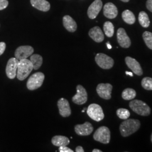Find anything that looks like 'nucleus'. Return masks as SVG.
Listing matches in <instances>:
<instances>
[{"mask_svg": "<svg viewBox=\"0 0 152 152\" xmlns=\"http://www.w3.org/2000/svg\"><path fill=\"white\" fill-rule=\"evenodd\" d=\"M140 122L137 120L127 119L124 121L120 126V130L121 135L127 137L135 133L139 129Z\"/></svg>", "mask_w": 152, "mask_h": 152, "instance_id": "nucleus-1", "label": "nucleus"}, {"mask_svg": "<svg viewBox=\"0 0 152 152\" xmlns=\"http://www.w3.org/2000/svg\"><path fill=\"white\" fill-rule=\"evenodd\" d=\"M33 69L32 64L30 60L24 59L19 60L17 69L16 77L20 81H23Z\"/></svg>", "mask_w": 152, "mask_h": 152, "instance_id": "nucleus-2", "label": "nucleus"}, {"mask_svg": "<svg viewBox=\"0 0 152 152\" xmlns=\"http://www.w3.org/2000/svg\"><path fill=\"white\" fill-rule=\"evenodd\" d=\"M129 106L130 108L137 114L142 116H148L151 114V109L147 104L139 100L131 101Z\"/></svg>", "mask_w": 152, "mask_h": 152, "instance_id": "nucleus-3", "label": "nucleus"}, {"mask_svg": "<svg viewBox=\"0 0 152 152\" xmlns=\"http://www.w3.org/2000/svg\"><path fill=\"white\" fill-rule=\"evenodd\" d=\"M45 75L42 72H37L31 76L27 83V87L29 90H34L41 87L44 82Z\"/></svg>", "mask_w": 152, "mask_h": 152, "instance_id": "nucleus-4", "label": "nucleus"}, {"mask_svg": "<svg viewBox=\"0 0 152 152\" xmlns=\"http://www.w3.org/2000/svg\"><path fill=\"white\" fill-rule=\"evenodd\" d=\"M87 113L92 120L96 122H99L104 118L103 109L97 104H90L87 108Z\"/></svg>", "mask_w": 152, "mask_h": 152, "instance_id": "nucleus-5", "label": "nucleus"}, {"mask_svg": "<svg viewBox=\"0 0 152 152\" xmlns=\"http://www.w3.org/2000/svg\"><path fill=\"white\" fill-rule=\"evenodd\" d=\"M93 137L95 140L107 144L110 140V132L107 127L102 126L95 132Z\"/></svg>", "mask_w": 152, "mask_h": 152, "instance_id": "nucleus-6", "label": "nucleus"}, {"mask_svg": "<svg viewBox=\"0 0 152 152\" xmlns=\"http://www.w3.org/2000/svg\"><path fill=\"white\" fill-rule=\"evenodd\" d=\"M95 61L100 68L104 69H109L114 65V60L106 54L99 53L95 56Z\"/></svg>", "mask_w": 152, "mask_h": 152, "instance_id": "nucleus-7", "label": "nucleus"}, {"mask_svg": "<svg viewBox=\"0 0 152 152\" xmlns=\"http://www.w3.org/2000/svg\"><path fill=\"white\" fill-rule=\"evenodd\" d=\"M76 89L77 94L72 98L73 102L78 105H82L86 103L87 93L86 89L80 85H77Z\"/></svg>", "mask_w": 152, "mask_h": 152, "instance_id": "nucleus-8", "label": "nucleus"}, {"mask_svg": "<svg viewBox=\"0 0 152 152\" xmlns=\"http://www.w3.org/2000/svg\"><path fill=\"white\" fill-rule=\"evenodd\" d=\"M19 61V60H18L16 58H11L8 61L6 67V73L7 77L10 79L15 78Z\"/></svg>", "mask_w": 152, "mask_h": 152, "instance_id": "nucleus-9", "label": "nucleus"}, {"mask_svg": "<svg viewBox=\"0 0 152 152\" xmlns=\"http://www.w3.org/2000/svg\"><path fill=\"white\" fill-rule=\"evenodd\" d=\"M113 86L110 83H100L96 87V91L100 98L105 100L111 98Z\"/></svg>", "mask_w": 152, "mask_h": 152, "instance_id": "nucleus-10", "label": "nucleus"}, {"mask_svg": "<svg viewBox=\"0 0 152 152\" xmlns=\"http://www.w3.org/2000/svg\"><path fill=\"white\" fill-rule=\"evenodd\" d=\"M34 49L31 46H21L18 48L15 52V58L18 60L27 59L33 54Z\"/></svg>", "mask_w": 152, "mask_h": 152, "instance_id": "nucleus-11", "label": "nucleus"}, {"mask_svg": "<svg viewBox=\"0 0 152 152\" xmlns=\"http://www.w3.org/2000/svg\"><path fill=\"white\" fill-rule=\"evenodd\" d=\"M117 41L123 48H129L131 46V40L124 28H119L117 33Z\"/></svg>", "mask_w": 152, "mask_h": 152, "instance_id": "nucleus-12", "label": "nucleus"}, {"mask_svg": "<svg viewBox=\"0 0 152 152\" xmlns=\"http://www.w3.org/2000/svg\"><path fill=\"white\" fill-rule=\"evenodd\" d=\"M103 3L101 0L94 1L89 6L87 10V15L89 18L94 19L98 16L99 12L102 10Z\"/></svg>", "mask_w": 152, "mask_h": 152, "instance_id": "nucleus-13", "label": "nucleus"}, {"mask_svg": "<svg viewBox=\"0 0 152 152\" xmlns=\"http://www.w3.org/2000/svg\"><path fill=\"white\" fill-rule=\"evenodd\" d=\"M76 134L80 136H88L94 130L92 125L88 122H86L82 125H77L75 127Z\"/></svg>", "mask_w": 152, "mask_h": 152, "instance_id": "nucleus-14", "label": "nucleus"}, {"mask_svg": "<svg viewBox=\"0 0 152 152\" xmlns=\"http://www.w3.org/2000/svg\"><path fill=\"white\" fill-rule=\"evenodd\" d=\"M125 62L128 67L132 70V71L137 76H141L143 73L141 68V65L135 59L127 56L125 58Z\"/></svg>", "mask_w": 152, "mask_h": 152, "instance_id": "nucleus-15", "label": "nucleus"}, {"mask_svg": "<svg viewBox=\"0 0 152 152\" xmlns=\"http://www.w3.org/2000/svg\"><path fill=\"white\" fill-rule=\"evenodd\" d=\"M58 107L59 113L63 117H68L71 114L70 105L68 101L64 98H61L58 102Z\"/></svg>", "mask_w": 152, "mask_h": 152, "instance_id": "nucleus-16", "label": "nucleus"}, {"mask_svg": "<svg viewBox=\"0 0 152 152\" xmlns=\"http://www.w3.org/2000/svg\"><path fill=\"white\" fill-rule=\"evenodd\" d=\"M104 15L109 19H114L118 15V9L113 3H107L103 9Z\"/></svg>", "mask_w": 152, "mask_h": 152, "instance_id": "nucleus-17", "label": "nucleus"}, {"mask_svg": "<svg viewBox=\"0 0 152 152\" xmlns=\"http://www.w3.org/2000/svg\"><path fill=\"white\" fill-rule=\"evenodd\" d=\"M88 35L94 41L98 43L103 42L104 39V36L102 29L97 26L92 28L89 31Z\"/></svg>", "mask_w": 152, "mask_h": 152, "instance_id": "nucleus-18", "label": "nucleus"}, {"mask_svg": "<svg viewBox=\"0 0 152 152\" xmlns=\"http://www.w3.org/2000/svg\"><path fill=\"white\" fill-rule=\"evenodd\" d=\"M33 7L42 11H49L50 9V4L46 0H31Z\"/></svg>", "mask_w": 152, "mask_h": 152, "instance_id": "nucleus-19", "label": "nucleus"}, {"mask_svg": "<svg viewBox=\"0 0 152 152\" xmlns=\"http://www.w3.org/2000/svg\"><path fill=\"white\" fill-rule=\"evenodd\" d=\"M63 25L65 29L70 32H74L77 30V26L76 22L69 15H65L63 19Z\"/></svg>", "mask_w": 152, "mask_h": 152, "instance_id": "nucleus-20", "label": "nucleus"}, {"mask_svg": "<svg viewBox=\"0 0 152 152\" xmlns=\"http://www.w3.org/2000/svg\"><path fill=\"white\" fill-rule=\"evenodd\" d=\"M52 144L56 147H60L63 145H67L69 144V139L64 136L56 135L55 136L51 139Z\"/></svg>", "mask_w": 152, "mask_h": 152, "instance_id": "nucleus-21", "label": "nucleus"}, {"mask_svg": "<svg viewBox=\"0 0 152 152\" xmlns=\"http://www.w3.org/2000/svg\"><path fill=\"white\" fill-rule=\"evenodd\" d=\"M30 61L32 64L33 69L35 70L38 69L43 63L42 57L38 54H33L31 55Z\"/></svg>", "mask_w": 152, "mask_h": 152, "instance_id": "nucleus-22", "label": "nucleus"}, {"mask_svg": "<svg viewBox=\"0 0 152 152\" xmlns=\"http://www.w3.org/2000/svg\"><path fill=\"white\" fill-rule=\"evenodd\" d=\"M122 17L124 22L129 24H133L136 20L133 12L129 10H126L122 14Z\"/></svg>", "mask_w": 152, "mask_h": 152, "instance_id": "nucleus-23", "label": "nucleus"}, {"mask_svg": "<svg viewBox=\"0 0 152 152\" xmlns=\"http://www.w3.org/2000/svg\"><path fill=\"white\" fill-rule=\"evenodd\" d=\"M139 22L142 27H148L150 25L149 18L147 13L144 11H141L139 15Z\"/></svg>", "mask_w": 152, "mask_h": 152, "instance_id": "nucleus-24", "label": "nucleus"}, {"mask_svg": "<svg viewBox=\"0 0 152 152\" xmlns=\"http://www.w3.org/2000/svg\"><path fill=\"white\" fill-rule=\"evenodd\" d=\"M136 95V91L130 88H126L122 93V97L126 100H132L135 98Z\"/></svg>", "mask_w": 152, "mask_h": 152, "instance_id": "nucleus-25", "label": "nucleus"}, {"mask_svg": "<svg viewBox=\"0 0 152 152\" xmlns=\"http://www.w3.org/2000/svg\"><path fill=\"white\" fill-rule=\"evenodd\" d=\"M104 31L105 35L108 37H112L114 32V27L113 24L110 22H106L103 26Z\"/></svg>", "mask_w": 152, "mask_h": 152, "instance_id": "nucleus-26", "label": "nucleus"}, {"mask_svg": "<svg viewBox=\"0 0 152 152\" xmlns=\"http://www.w3.org/2000/svg\"><path fill=\"white\" fill-rule=\"evenodd\" d=\"M116 113L117 116L122 120H127L130 116V113L127 109H117Z\"/></svg>", "mask_w": 152, "mask_h": 152, "instance_id": "nucleus-27", "label": "nucleus"}, {"mask_svg": "<svg viewBox=\"0 0 152 152\" xmlns=\"http://www.w3.org/2000/svg\"><path fill=\"white\" fill-rule=\"evenodd\" d=\"M142 38L148 48L152 50V33L145 31L142 34Z\"/></svg>", "mask_w": 152, "mask_h": 152, "instance_id": "nucleus-28", "label": "nucleus"}, {"mask_svg": "<svg viewBox=\"0 0 152 152\" xmlns=\"http://www.w3.org/2000/svg\"><path fill=\"white\" fill-rule=\"evenodd\" d=\"M141 86L147 90H152V78H144L141 81Z\"/></svg>", "mask_w": 152, "mask_h": 152, "instance_id": "nucleus-29", "label": "nucleus"}, {"mask_svg": "<svg viewBox=\"0 0 152 152\" xmlns=\"http://www.w3.org/2000/svg\"><path fill=\"white\" fill-rule=\"evenodd\" d=\"M8 4L7 0H0V10L5 9L7 7Z\"/></svg>", "mask_w": 152, "mask_h": 152, "instance_id": "nucleus-30", "label": "nucleus"}, {"mask_svg": "<svg viewBox=\"0 0 152 152\" xmlns=\"http://www.w3.org/2000/svg\"><path fill=\"white\" fill-rule=\"evenodd\" d=\"M59 152H73V150L68 148L66 145L60 146L59 148Z\"/></svg>", "mask_w": 152, "mask_h": 152, "instance_id": "nucleus-31", "label": "nucleus"}, {"mask_svg": "<svg viewBox=\"0 0 152 152\" xmlns=\"http://www.w3.org/2000/svg\"><path fill=\"white\" fill-rule=\"evenodd\" d=\"M6 49V44L4 42H0V55L2 54Z\"/></svg>", "mask_w": 152, "mask_h": 152, "instance_id": "nucleus-32", "label": "nucleus"}, {"mask_svg": "<svg viewBox=\"0 0 152 152\" xmlns=\"http://www.w3.org/2000/svg\"><path fill=\"white\" fill-rule=\"evenodd\" d=\"M146 6L148 10L152 12V0H147Z\"/></svg>", "mask_w": 152, "mask_h": 152, "instance_id": "nucleus-33", "label": "nucleus"}, {"mask_svg": "<svg viewBox=\"0 0 152 152\" xmlns=\"http://www.w3.org/2000/svg\"><path fill=\"white\" fill-rule=\"evenodd\" d=\"M76 152H84L85 151L83 149V148L81 146H78L76 147Z\"/></svg>", "mask_w": 152, "mask_h": 152, "instance_id": "nucleus-34", "label": "nucleus"}, {"mask_svg": "<svg viewBox=\"0 0 152 152\" xmlns=\"http://www.w3.org/2000/svg\"><path fill=\"white\" fill-rule=\"evenodd\" d=\"M126 74L127 75H129V76H131V77H133V73H132V72H129V71H126Z\"/></svg>", "mask_w": 152, "mask_h": 152, "instance_id": "nucleus-35", "label": "nucleus"}, {"mask_svg": "<svg viewBox=\"0 0 152 152\" xmlns=\"http://www.w3.org/2000/svg\"><path fill=\"white\" fill-rule=\"evenodd\" d=\"M106 45H107V48H108V49H111L112 48V46H111V45L110 44V43L109 42H108L107 44H106Z\"/></svg>", "mask_w": 152, "mask_h": 152, "instance_id": "nucleus-36", "label": "nucleus"}, {"mask_svg": "<svg viewBox=\"0 0 152 152\" xmlns=\"http://www.w3.org/2000/svg\"><path fill=\"white\" fill-rule=\"evenodd\" d=\"M92 152H102V151L98 149H94V150H92Z\"/></svg>", "mask_w": 152, "mask_h": 152, "instance_id": "nucleus-37", "label": "nucleus"}, {"mask_svg": "<svg viewBox=\"0 0 152 152\" xmlns=\"http://www.w3.org/2000/svg\"><path fill=\"white\" fill-rule=\"evenodd\" d=\"M121 1H123V2H129L130 0H121Z\"/></svg>", "mask_w": 152, "mask_h": 152, "instance_id": "nucleus-38", "label": "nucleus"}, {"mask_svg": "<svg viewBox=\"0 0 152 152\" xmlns=\"http://www.w3.org/2000/svg\"><path fill=\"white\" fill-rule=\"evenodd\" d=\"M85 110L84 109V110H83L82 111V113H83V112H85Z\"/></svg>", "mask_w": 152, "mask_h": 152, "instance_id": "nucleus-39", "label": "nucleus"}, {"mask_svg": "<svg viewBox=\"0 0 152 152\" xmlns=\"http://www.w3.org/2000/svg\"><path fill=\"white\" fill-rule=\"evenodd\" d=\"M151 141H152V135H151Z\"/></svg>", "mask_w": 152, "mask_h": 152, "instance_id": "nucleus-40", "label": "nucleus"}]
</instances>
